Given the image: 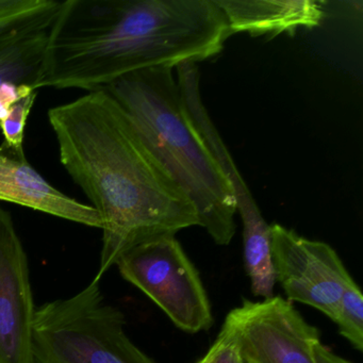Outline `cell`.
I'll list each match as a JSON object with an SVG mask.
<instances>
[{
  "label": "cell",
  "instance_id": "obj_6",
  "mask_svg": "<svg viewBox=\"0 0 363 363\" xmlns=\"http://www.w3.org/2000/svg\"><path fill=\"white\" fill-rule=\"evenodd\" d=\"M276 282L289 301L315 308L333 320L342 292L352 276L335 250L301 237L280 224L271 225Z\"/></svg>",
  "mask_w": 363,
  "mask_h": 363
},
{
  "label": "cell",
  "instance_id": "obj_19",
  "mask_svg": "<svg viewBox=\"0 0 363 363\" xmlns=\"http://www.w3.org/2000/svg\"><path fill=\"white\" fill-rule=\"evenodd\" d=\"M243 363H247V362H245V361L243 360Z\"/></svg>",
  "mask_w": 363,
  "mask_h": 363
},
{
  "label": "cell",
  "instance_id": "obj_15",
  "mask_svg": "<svg viewBox=\"0 0 363 363\" xmlns=\"http://www.w3.org/2000/svg\"><path fill=\"white\" fill-rule=\"evenodd\" d=\"M38 91L30 93L24 99L14 104L7 118L0 122V130L3 133L4 142L14 148L23 147L25 129L28 122L29 114L37 99Z\"/></svg>",
  "mask_w": 363,
  "mask_h": 363
},
{
  "label": "cell",
  "instance_id": "obj_1",
  "mask_svg": "<svg viewBox=\"0 0 363 363\" xmlns=\"http://www.w3.org/2000/svg\"><path fill=\"white\" fill-rule=\"evenodd\" d=\"M61 164L101 218V281L131 248L199 226L194 205L106 91L48 111Z\"/></svg>",
  "mask_w": 363,
  "mask_h": 363
},
{
  "label": "cell",
  "instance_id": "obj_12",
  "mask_svg": "<svg viewBox=\"0 0 363 363\" xmlns=\"http://www.w3.org/2000/svg\"><path fill=\"white\" fill-rule=\"evenodd\" d=\"M48 29L16 35L0 43V86L27 84L38 90Z\"/></svg>",
  "mask_w": 363,
  "mask_h": 363
},
{
  "label": "cell",
  "instance_id": "obj_5",
  "mask_svg": "<svg viewBox=\"0 0 363 363\" xmlns=\"http://www.w3.org/2000/svg\"><path fill=\"white\" fill-rule=\"evenodd\" d=\"M116 265L122 277L147 295L178 328L189 333L211 328L213 315L205 286L176 237L140 244Z\"/></svg>",
  "mask_w": 363,
  "mask_h": 363
},
{
  "label": "cell",
  "instance_id": "obj_10",
  "mask_svg": "<svg viewBox=\"0 0 363 363\" xmlns=\"http://www.w3.org/2000/svg\"><path fill=\"white\" fill-rule=\"evenodd\" d=\"M231 35H293L299 29L320 26L324 20L323 3L314 0H216Z\"/></svg>",
  "mask_w": 363,
  "mask_h": 363
},
{
  "label": "cell",
  "instance_id": "obj_8",
  "mask_svg": "<svg viewBox=\"0 0 363 363\" xmlns=\"http://www.w3.org/2000/svg\"><path fill=\"white\" fill-rule=\"evenodd\" d=\"M35 309L26 252L11 214L0 207V363H35Z\"/></svg>",
  "mask_w": 363,
  "mask_h": 363
},
{
  "label": "cell",
  "instance_id": "obj_11",
  "mask_svg": "<svg viewBox=\"0 0 363 363\" xmlns=\"http://www.w3.org/2000/svg\"><path fill=\"white\" fill-rule=\"evenodd\" d=\"M237 201V213L243 224V257L252 294L272 298L276 286L272 250L271 225L263 218L245 180L235 165L224 169Z\"/></svg>",
  "mask_w": 363,
  "mask_h": 363
},
{
  "label": "cell",
  "instance_id": "obj_2",
  "mask_svg": "<svg viewBox=\"0 0 363 363\" xmlns=\"http://www.w3.org/2000/svg\"><path fill=\"white\" fill-rule=\"evenodd\" d=\"M179 29L161 0H65L50 25L37 88L101 90L169 65Z\"/></svg>",
  "mask_w": 363,
  "mask_h": 363
},
{
  "label": "cell",
  "instance_id": "obj_7",
  "mask_svg": "<svg viewBox=\"0 0 363 363\" xmlns=\"http://www.w3.org/2000/svg\"><path fill=\"white\" fill-rule=\"evenodd\" d=\"M227 318L235 327L245 362L315 363L313 346L320 341L318 328L281 296L244 299Z\"/></svg>",
  "mask_w": 363,
  "mask_h": 363
},
{
  "label": "cell",
  "instance_id": "obj_17",
  "mask_svg": "<svg viewBox=\"0 0 363 363\" xmlns=\"http://www.w3.org/2000/svg\"><path fill=\"white\" fill-rule=\"evenodd\" d=\"M35 91L37 89L27 84H4L0 86V122L7 118L14 104Z\"/></svg>",
  "mask_w": 363,
  "mask_h": 363
},
{
  "label": "cell",
  "instance_id": "obj_9",
  "mask_svg": "<svg viewBox=\"0 0 363 363\" xmlns=\"http://www.w3.org/2000/svg\"><path fill=\"white\" fill-rule=\"evenodd\" d=\"M0 201L84 226H103L94 208L57 190L29 163L24 148H14L5 142L0 145Z\"/></svg>",
  "mask_w": 363,
  "mask_h": 363
},
{
  "label": "cell",
  "instance_id": "obj_4",
  "mask_svg": "<svg viewBox=\"0 0 363 363\" xmlns=\"http://www.w3.org/2000/svg\"><path fill=\"white\" fill-rule=\"evenodd\" d=\"M124 314L106 303L99 280L35 309V363H157L125 331Z\"/></svg>",
  "mask_w": 363,
  "mask_h": 363
},
{
  "label": "cell",
  "instance_id": "obj_3",
  "mask_svg": "<svg viewBox=\"0 0 363 363\" xmlns=\"http://www.w3.org/2000/svg\"><path fill=\"white\" fill-rule=\"evenodd\" d=\"M101 90L126 112L157 160L194 205L199 226L218 245H228L237 230L233 186L191 124L174 69H142Z\"/></svg>",
  "mask_w": 363,
  "mask_h": 363
},
{
  "label": "cell",
  "instance_id": "obj_16",
  "mask_svg": "<svg viewBox=\"0 0 363 363\" xmlns=\"http://www.w3.org/2000/svg\"><path fill=\"white\" fill-rule=\"evenodd\" d=\"M196 363H243L237 330L227 316L216 341Z\"/></svg>",
  "mask_w": 363,
  "mask_h": 363
},
{
  "label": "cell",
  "instance_id": "obj_14",
  "mask_svg": "<svg viewBox=\"0 0 363 363\" xmlns=\"http://www.w3.org/2000/svg\"><path fill=\"white\" fill-rule=\"evenodd\" d=\"M333 322L354 350H363V297L358 284L350 279L342 292Z\"/></svg>",
  "mask_w": 363,
  "mask_h": 363
},
{
  "label": "cell",
  "instance_id": "obj_18",
  "mask_svg": "<svg viewBox=\"0 0 363 363\" xmlns=\"http://www.w3.org/2000/svg\"><path fill=\"white\" fill-rule=\"evenodd\" d=\"M313 357L315 363H352L331 352L320 341L313 346Z\"/></svg>",
  "mask_w": 363,
  "mask_h": 363
},
{
  "label": "cell",
  "instance_id": "obj_13",
  "mask_svg": "<svg viewBox=\"0 0 363 363\" xmlns=\"http://www.w3.org/2000/svg\"><path fill=\"white\" fill-rule=\"evenodd\" d=\"M60 5L59 0H0V43L50 28Z\"/></svg>",
  "mask_w": 363,
  "mask_h": 363
}]
</instances>
